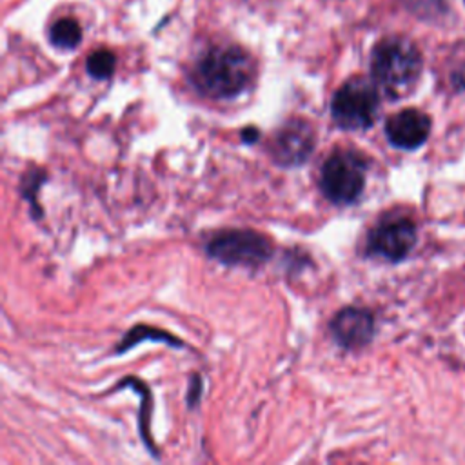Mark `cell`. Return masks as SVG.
Returning <instances> with one entry per match:
<instances>
[{
  "instance_id": "cell-13",
  "label": "cell",
  "mask_w": 465,
  "mask_h": 465,
  "mask_svg": "<svg viewBox=\"0 0 465 465\" xmlns=\"http://www.w3.org/2000/svg\"><path fill=\"white\" fill-rule=\"evenodd\" d=\"M200 380H198V376H194V380H193V385H191V389H189V396H187V401H189V405H193V403H196L198 401V398H200Z\"/></svg>"
},
{
  "instance_id": "cell-3",
  "label": "cell",
  "mask_w": 465,
  "mask_h": 465,
  "mask_svg": "<svg viewBox=\"0 0 465 465\" xmlns=\"http://www.w3.org/2000/svg\"><path fill=\"white\" fill-rule=\"evenodd\" d=\"M367 162L354 149H334L323 162L320 189L336 205L354 203L365 187Z\"/></svg>"
},
{
  "instance_id": "cell-4",
  "label": "cell",
  "mask_w": 465,
  "mask_h": 465,
  "mask_svg": "<svg viewBox=\"0 0 465 465\" xmlns=\"http://www.w3.org/2000/svg\"><path fill=\"white\" fill-rule=\"evenodd\" d=\"M380 109L378 85L367 78L354 76L341 84L332 94V122L345 131L369 129Z\"/></svg>"
},
{
  "instance_id": "cell-5",
  "label": "cell",
  "mask_w": 465,
  "mask_h": 465,
  "mask_svg": "<svg viewBox=\"0 0 465 465\" xmlns=\"http://www.w3.org/2000/svg\"><path fill=\"white\" fill-rule=\"evenodd\" d=\"M205 252L223 265L258 267L272 256V243L252 229H225L211 236Z\"/></svg>"
},
{
  "instance_id": "cell-7",
  "label": "cell",
  "mask_w": 465,
  "mask_h": 465,
  "mask_svg": "<svg viewBox=\"0 0 465 465\" xmlns=\"http://www.w3.org/2000/svg\"><path fill=\"white\" fill-rule=\"evenodd\" d=\"M416 243V227L407 218L380 222L367 236V252L387 262L403 260Z\"/></svg>"
},
{
  "instance_id": "cell-2",
  "label": "cell",
  "mask_w": 465,
  "mask_h": 465,
  "mask_svg": "<svg viewBox=\"0 0 465 465\" xmlns=\"http://www.w3.org/2000/svg\"><path fill=\"white\" fill-rule=\"evenodd\" d=\"M371 74L389 98L407 96L421 74V54L407 38H385L372 51Z\"/></svg>"
},
{
  "instance_id": "cell-14",
  "label": "cell",
  "mask_w": 465,
  "mask_h": 465,
  "mask_svg": "<svg viewBox=\"0 0 465 465\" xmlns=\"http://www.w3.org/2000/svg\"><path fill=\"white\" fill-rule=\"evenodd\" d=\"M242 138H243L247 143H251V142H254V140L258 138V131H256V129H243Z\"/></svg>"
},
{
  "instance_id": "cell-11",
  "label": "cell",
  "mask_w": 465,
  "mask_h": 465,
  "mask_svg": "<svg viewBox=\"0 0 465 465\" xmlns=\"http://www.w3.org/2000/svg\"><path fill=\"white\" fill-rule=\"evenodd\" d=\"M142 340L165 341L167 345H176V347H182V345H183L180 340L173 338L169 332H163V331H158V329H151V327H147V325H138V327L131 329V331L124 336L122 343L118 345V352H124V351L131 349L133 345H136V343L142 341Z\"/></svg>"
},
{
  "instance_id": "cell-12",
  "label": "cell",
  "mask_w": 465,
  "mask_h": 465,
  "mask_svg": "<svg viewBox=\"0 0 465 465\" xmlns=\"http://www.w3.org/2000/svg\"><path fill=\"white\" fill-rule=\"evenodd\" d=\"M114 65H116V58L107 49H98V51L91 53L87 58V64H85L87 73L96 80L109 78L114 71Z\"/></svg>"
},
{
  "instance_id": "cell-8",
  "label": "cell",
  "mask_w": 465,
  "mask_h": 465,
  "mask_svg": "<svg viewBox=\"0 0 465 465\" xmlns=\"http://www.w3.org/2000/svg\"><path fill=\"white\" fill-rule=\"evenodd\" d=\"M331 334L334 341L347 349H361L365 347L374 336V318L367 309L361 307H343L340 309L331 323Z\"/></svg>"
},
{
  "instance_id": "cell-1",
  "label": "cell",
  "mask_w": 465,
  "mask_h": 465,
  "mask_svg": "<svg viewBox=\"0 0 465 465\" xmlns=\"http://www.w3.org/2000/svg\"><path fill=\"white\" fill-rule=\"evenodd\" d=\"M254 78V62L236 47H213L196 64L193 84L196 89L214 100H229L247 89Z\"/></svg>"
},
{
  "instance_id": "cell-9",
  "label": "cell",
  "mask_w": 465,
  "mask_h": 465,
  "mask_svg": "<svg viewBox=\"0 0 465 465\" xmlns=\"http://www.w3.org/2000/svg\"><path fill=\"white\" fill-rule=\"evenodd\" d=\"M430 133V118L418 109H403L385 124L387 140L400 149L420 147Z\"/></svg>"
},
{
  "instance_id": "cell-6",
  "label": "cell",
  "mask_w": 465,
  "mask_h": 465,
  "mask_svg": "<svg viewBox=\"0 0 465 465\" xmlns=\"http://www.w3.org/2000/svg\"><path fill=\"white\" fill-rule=\"evenodd\" d=\"M314 145V127L303 118H291L272 134L269 142V154L280 167H298L311 158Z\"/></svg>"
},
{
  "instance_id": "cell-10",
  "label": "cell",
  "mask_w": 465,
  "mask_h": 465,
  "mask_svg": "<svg viewBox=\"0 0 465 465\" xmlns=\"http://www.w3.org/2000/svg\"><path fill=\"white\" fill-rule=\"evenodd\" d=\"M49 38L60 49H73L82 40V29L74 18H60L51 25Z\"/></svg>"
}]
</instances>
